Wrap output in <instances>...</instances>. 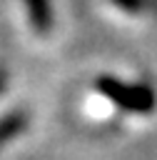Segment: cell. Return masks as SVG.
Wrapping results in <instances>:
<instances>
[{"label":"cell","instance_id":"6da1fadb","mask_svg":"<svg viewBox=\"0 0 157 160\" xmlns=\"http://www.w3.org/2000/svg\"><path fill=\"white\" fill-rule=\"evenodd\" d=\"M97 92H102L107 100H112L117 108L127 112H152L157 105V95L147 82H122L117 78L102 75L95 82Z\"/></svg>","mask_w":157,"mask_h":160},{"label":"cell","instance_id":"7a4b0ae2","mask_svg":"<svg viewBox=\"0 0 157 160\" xmlns=\"http://www.w3.org/2000/svg\"><path fill=\"white\" fill-rule=\"evenodd\" d=\"M27 12H30V22L37 32H47L52 28V10L47 2H30Z\"/></svg>","mask_w":157,"mask_h":160},{"label":"cell","instance_id":"3957f363","mask_svg":"<svg viewBox=\"0 0 157 160\" xmlns=\"http://www.w3.org/2000/svg\"><path fill=\"white\" fill-rule=\"evenodd\" d=\"M25 125H27V112L15 110V112L5 115V118L0 120V145H2V142H7L12 135H17Z\"/></svg>","mask_w":157,"mask_h":160},{"label":"cell","instance_id":"277c9868","mask_svg":"<svg viewBox=\"0 0 157 160\" xmlns=\"http://www.w3.org/2000/svg\"><path fill=\"white\" fill-rule=\"evenodd\" d=\"M2 88H5V72L0 70V90H2Z\"/></svg>","mask_w":157,"mask_h":160}]
</instances>
